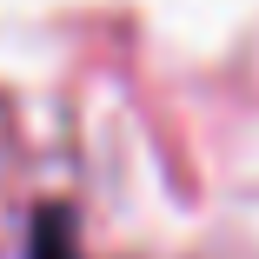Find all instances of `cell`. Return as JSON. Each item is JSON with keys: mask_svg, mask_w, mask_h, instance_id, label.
Instances as JSON below:
<instances>
[{"mask_svg": "<svg viewBox=\"0 0 259 259\" xmlns=\"http://www.w3.org/2000/svg\"><path fill=\"white\" fill-rule=\"evenodd\" d=\"M27 259H80V239L67 226V213H33V233H27Z\"/></svg>", "mask_w": 259, "mask_h": 259, "instance_id": "obj_1", "label": "cell"}]
</instances>
